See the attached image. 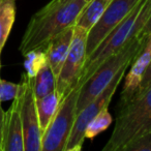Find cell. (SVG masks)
Segmentation results:
<instances>
[{"mask_svg": "<svg viewBox=\"0 0 151 151\" xmlns=\"http://www.w3.org/2000/svg\"><path fill=\"white\" fill-rule=\"evenodd\" d=\"M23 56L25 57V60H24L25 73L31 79H33L42 69V67H44V65L48 62L46 51L44 48L34 49L27 52Z\"/></svg>", "mask_w": 151, "mask_h": 151, "instance_id": "e0dca14e", "label": "cell"}, {"mask_svg": "<svg viewBox=\"0 0 151 151\" xmlns=\"http://www.w3.org/2000/svg\"><path fill=\"white\" fill-rule=\"evenodd\" d=\"M112 122H113V117L110 114L108 108L103 109L88 123L86 129H85V139L93 140L101 132L108 129Z\"/></svg>", "mask_w": 151, "mask_h": 151, "instance_id": "ac0fdd59", "label": "cell"}, {"mask_svg": "<svg viewBox=\"0 0 151 151\" xmlns=\"http://www.w3.org/2000/svg\"><path fill=\"white\" fill-rule=\"evenodd\" d=\"M151 127V83L129 99L119 103L115 127L103 151H123L132 140Z\"/></svg>", "mask_w": 151, "mask_h": 151, "instance_id": "7a4b0ae2", "label": "cell"}, {"mask_svg": "<svg viewBox=\"0 0 151 151\" xmlns=\"http://www.w3.org/2000/svg\"><path fill=\"white\" fill-rule=\"evenodd\" d=\"M0 151H24L20 89L17 96L13 99L12 106L4 112L2 144Z\"/></svg>", "mask_w": 151, "mask_h": 151, "instance_id": "30bf717a", "label": "cell"}, {"mask_svg": "<svg viewBox=\"0 0 151 151\" xmlns=\"http://www.w3.org/2000/svg\"><path fill=\"white\" fill-rule=\"evenodd\" d=\"M128 67L129 66L122 68L109 83V85L92 101H90L77 114L73 130L65 147V151H80L82 149L85 141V129L87 125L101 110L109 107L118 86L124 79Z\"/></svg>", "mask_w": 151, "mask_h": 151, "instance_id": "52a82bcc", "label": "cell"}, {"mask_svg": "<svg viewBox=\"0 0 151 151\" xmlns=\"http://www.w3.org/2000/svg\"><path fill=\"white\" fill-rule=\"evenodd\" d=\"M150 14L151 0H141L129 15L119 25L116 26L86 58L77 86H82L106 59L120 51L129 40L139 35Z\"/></svg>", "mask_w": 151, "mask_h": 151, "instance_id": "3957f363", "label": "cell"}, {"mask_svg": "<svg viewBox=\"0 0 151 151\" xmlns=\"http://www.w3.org/2000/svg\"><path fill=\"white\" fill-rule=\"evenodd\" d=\"M151 61V35L146 40L144 47L134 57V61L129 65L130 68L127 75L124 76V84L122 87L121 96L119 103H123L129 99L138 91L142 81L143 75Z\"/></svg>", "mask_w": 151, "mask_h": 151, "instance_id": "8fae6325", "label": "cell"}, {"mask_svg": "<svg viewBox=\"0 0 151 151\" xmlns=\"http://www.w3.org/2000/svg\"><path fill=\"white\" fill-rule=\"evenodd\" d=\"M150 83H151V61H150V63H149L148 66H147L144 75H143L142 81H141V84H140V87H139L138 91H141L144 88H146ZM138 91H137V92H138Z\"/></svg>", "mask_w": 151, "mask_h": 151, "instance_id": "44dd1931", "label": "cell"}, {"mask_svg": "<svg viewBox=\"0 0 151 151\" xmlns=\"http://www.w3.org/2000/svg\"><path fill=\"white\" fill-rule=\"evenodd\" d=\"M1 50H2V49H1V48H0V55H1Z\"/></svg>", "mask_w": 151, "mask_h": 151, "instance_id": "cb8c5ba5", "label": "cell"}, {"mask_svg": "<svg viewBox=\"0 0 151 151\" xmlns=\"http://www.w3.org/2000/svg\"><path fill=\"white\" fill-rule=\"evenodd\" d=\"M36 110H37L38 121L42 134L49 126L50 122L52 121L53 117L55 116L59 106V99L56 91L51 92L50 94L42 96L40 99H35Z\"/></svg>", "mask_w": 151, "mask_h": 151, "instance_id": "5bb4252c", "label": "cell"}, {"mask_svg": "<svg viewBox=\"0 0 151 151\" xmlns=\"http://www.w3.org/2000/svg\"><path fill=\"white\" fill-rule=\"evenodd\" d=\"M140 1L141 0H112L99 21L88 31L86 42L87 57L99 46L116 26L129 15Z\"/></svg>", "mask_w": 151, "mask_h": 151, "instance_id": "9c48e42d", "label": "cell"}, {"mask_svg": "<svg viewBox=\"0 0 151 151\" xmlns=\"http://www.w3.org/2000/svg\"><path fill=\"white\" fill-rule=\"evenodd\" d=\"M73 27L75 26L67 28L63 30L61 33L57 34L44 48L46 51L47 61L56 78L60 73L63 62L68 54L69 47L73 40Z\"/></svg>", "mask_w": 151, "mask_h": 151, "instance_id": "7c38bea8", "label": "cell"}, {"mask_svg": "<svg viewBox=\"0 0 151 151\" xmlns=\"http://www.w3.org/2000/svg\"><path fill=\"white\" fill-rule=\"evenodd\" d=\"M123 151H151V127L132 140Z\"/></svg>", "mask_w": 151, "mask_h": 151, "instance_id": "d6986e66", "label": "cell"}, {"mask_svg": "<svg viewBox=\"0 0 151 151\" xmlns=\"http://www.w3.org/2000/svg\"><path fill=\"white\" fill-rule=\"evenodd\" d=\"M80 87L76 86L59 101L55 116L42 134V151H65L77 116Z\"/></svg>", "mask_w": 151, "mask_h": 151, "instance_id": "5b68a950", "label": "cell"}, {"mask_svg": "<svg viewBox=\"0 0 151 151\" xmlns=\"http://www.w3.org/2000/svg\"><path fill=\"white\" fill-rule=\"evenodd\" d=\"M86 1H87V2H88V1H89V0H86Z\"/></svg>", "mask_w": 151, "mask_h": 151, "instance_id": "d4e9b609", "label": "cell"}, {"mask_svg": "<svg viewBox=\"0 0 151 151\" xmlns=\"http://www.w3.org/2000/svg\"><path fill=\"white\" fill-rule=\"evenodd\" d=\"M32 89L35 99H40L56 91V77L48 62L32 79Z\"/></svg>", "mask_w": 151, "mask_h": 151, "instance_id": "9a60e30c", "label": "cell"}, {"mask_svg": "<svg viewBox=\"0 0 151 151\" xmlns=\"http://www.w3.org/2000/svg\"><path fill=\"white\" fill-rule=\"evenodd\" d=\"M145 42L146 38L139 34L129 40L121 50L107 58L99 65L94 73L80 87L77 101V114L92 101L122 68L132 64Z\"/></svg>", "mask_w": 151, "mask_h": 151, "instance_id": "277c9868", "label": "cell"}, {"mask_svg": "<svg viewBox=\"0 0 151 151\" xmlns=\"http://www.w3.org/2000/svg\"><path fill=\"white\" fill-rule=\"evenodd\" d=\"M16 20V0H0V48L6 42Z\"/></svg>", "mask_w": 151, "mask_h": 151, "instance_id": "2e32d148", "label": "cell"}, {"mask_svg": "<svg viewBox=\"0 0 151 151\" xmlns=\"http://www.w3.org/2000/svg\"><path fill=\"white\" fill-rule=\"evenodd\" d=\"M140 35L143 36L144 38H146V40L151 35V14H150V16H149L148 19H147L145 25L143 26V29L141 30Z\"/></svg>", "mask_w": 151, "mask_h": 151, "instance_id": "7402d4cb", "label": "cell"}, {"mask_svg": "<svg viewBox=\"0 0 151 151\" xmlns=\"http://www.w3.org/2000/svg\"><path fill=\"white\" fill-rule=\"evenodd\" d=\"M20 89V84L9 82L0 78V103L14 99L17 96Z\"/></svg>", "mask_w": 151, "mask_h": 151, "instance_id": "ffe728a7", "label": "cell"}, {"mask_svg": "<svg viewBox=\"0 0 151 151\" xmlns=\"http://www.w3.org/2000/svg\"><path fill=\"white\" fill-rule=\"evenodd\" d=\"M87 30L75 25L68 54L56 78V93L59 101H62L67 93L77 86L82 75L85 60L87 58Z\"/></svg>", "mask_w": 151, "mask_h": 151, "instance_id": "8992f818", "label": "cell"}, {"mask_svg": "<svg viewBox=\"0 0 151 151\" xmlns=\"http://www.w3.org/2000/svg\"><path fill=\"white\" fill-rule=\"evenodd\" d=\"M0 66H1V64H0Z\"/></svg>", "mask_w": 151, "mask_h": 151, "instance_id": "484cf974", "label": "cell"}, {"mask_svg": "<svg viewBox=\"0 0 151 151\" xmlns=\"http://www.w3.org/2000/svg\"><path fill=\"white\" fill-rule=\"evenodd\" d=\"M3 120H4V111H3L2 107H1V103H0V150H1V144H2Z\"/></svg>", "mask_w": 151, "mask_h": 151, "instance_id": "603a6c76", "label": "cell"}, {"mask_svg": "<svg viewBox=\"0 0 151 151\" xmlns=\"http://www.w3.org/2000/svg\"><path fill=\"white\" fill-rule=\"evenodd\" d=\"M111 2L112 0H89L79 16L76 25L89 31Z\"/></svg>", "mask_w": 151, "mask_h": 151, "instance_id": "4fadbf2b", "label": "cell"}, {"mask_svg": "<svg viewBox=\"0 0 151 151\" xmlns=\"http://www.w3.org/2000/svg\"><path fill=\"white\" fill-rule=\"evenodd\" d=\"M19 84L24 151H42V132L36 110L35 96L32 89V79L26 73H23Z\"/></svg>", "mask_w": 151, "mask_h": 151, "instance_id": "ba28073f", "label": "cell"}, {"mask_svg": "<svg viewBox=\"0 0 151 151\" xmlns=\"http://www.w3.org/2000/svg\"><path fill=\"white\" fill-rule=\"evenodd\" d=\"M86 0H51L30 19L19 50L22 55L46 45L63 30L76 25Z\"/></svg>", "mask_w": 151, "mask_h": 151, "instance_id": "6da1fadb", "label": "cell"}]
</instances>
